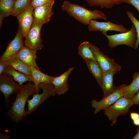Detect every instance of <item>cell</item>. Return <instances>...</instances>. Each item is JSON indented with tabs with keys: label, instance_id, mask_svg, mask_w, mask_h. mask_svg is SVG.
I'll return each mask as SVG.
<instances>
[{
	"label": "cell",
	"instance_id": "8992f818",
	"mask_svg": "<svg viewBox=\"0 0 139 139\" xmlns=\"http://www.w3.org/2000/svg\"><path fill=\"white\" fill-rule=\"evenodd\" d=\"M44 24L34 18L33 24L25 37L24 45L32 50L36 51L44 47L43 40L41 36V30Z\"/></svg>",
	"mask_w": 139,
	"mask_h": 139
},
{
	"label": "cell",
	"instance_id": "d6986e66",
	"mask_svg": "<svg viewBox=\"0 0 139 139\" xmlns=\"http://www.w3.org/2000/svg\"><path fill=\"white\" fill-rule=\"evenodd\" d=\"M132 78L133 80L131 83L125 87L123 96L131 99L139 91V71L135 73Z\"/></svg>",
	"mask_w": 139,
	"mask_h": 139
},
{
	"label": "cell",
	"instance_id": "ba28073f",
	"mask_svg": "<svg viewBox=\"0 0 139 139\" xmlns=\"http://www.w3.org/2000/svg\"><path fill=\"white\" fill-rule=\"evenodd\" d=\"M90 48L96 61L103 71L111 70L117 73L121 70L120 66L113 59L104 54L96 46L90 43Z\"/></svg>",
	"mask_w": 139,
	"mask_h": 139
},
{
	"label": "cell",
	"instance_id": "ac0fdd59",
	"mask_svg": "<svg viewBox=\"0 0 139 139\" xmlns=\"http://www.w3.org/2000/svg\"><path fill=\"white\" fill-rule=\"evenodd\" d=\"M3 73L12 76L15 81L18 83L20 86L22 85L23 83L27 81L32 82V81L31 76L17 71L9 65L6 67Z\"/></svg>",
	"mask_w": 139,
	"mask_h": 139
},
{
	"label": "cell",
	"instance_id": "5b68a950",
	"mask_svg": "<svg viewBox=\"0 0 139 139\" xmlns=\"http://www.w3.org/2000/svg\"><path fill=\"white\" fill-rule=\"evenodd\" d=\"M39 87L42 90V92L40 94L39 93H34L31 99L28 100L27 115L31 114L45 100L56 94L54 86L52 83H40Z\"/></svg>",
	"mask_w": 139,
	"mask_h": 139
},
{
	"label": "cell",
	"instance_id": "5bb4252c",
	"mask_svg": "<svg viewBox=\"0 0 139 139\" xmlns=\"http://www.w3.org/2000/svg\"><path fill=\"white\" fill-rule=\"evenodd\" d=\"M74 70V67L69 68L64 72L58 76L55 77L52 82L56 94L60 95L65 94L69 89L67 83L68 76Z\"/></svg>",
	"mask_w": 139,
	"mask_h": 139
},
{
	"label": "cell",
	"instance_id": "e0dca14e",
	"mask_svg": "<svg viewBox=\"0 0 139 139\" xmlns=\"http://www.w3.org/2000/svg\"><path fill=\"white\" fill-rule=\"evenodd\" d=\"M31 76L32 78V82L36 88V93H39L40 88L39 86L40 84H49L52 83L55 77L50 76L46 74L40 70L31 67Z\"/></svg>",
	"mask_w": 139,
	"mask_h": 139
},
{
	"label": "cell",
	"instance_id": "4dcf8cb0",
	"mask_svg": "<svg viewBox=\"0 0 139 139\" xmlns=\"http://www.w3.org/2000/svg\"><path fill=\"white\" fill-rule=\"evenodd\" d=\"M131 118L133 120H134L139 118V114L136 112L130 113Z\"/></svg>",
	"mask_w": 139,
	"mask_h": 139
},
{
	"label": "cell",
	"instance_id": "f1b7e54d",
	"mask_svg": "<svg viewBox=\"0 0 139 139\" xmlns=\"http://www.w3.org/2000/svg\"><path fill=\"white\" fill-rule=\"evenodd\" d=\"M0 61V75H1L3 73L4 69L8 65L7 61Z\"/></svg>",
	"mask_w": 139,
	"mask_h": 139
},
{
	"label": "cell",
	"instance_id": "cb8c5ba5",
	"mask_svg": "<svg viewBox=\"0 0 139 139\" xmlns=\"http://www.w3.org/2000/svg\"><path fill=\"white\" fill-rule=\"evenodd\" d=\"M31 2V0H16L11 15L16 17L27 8Z\"/></svg>",
	"mask_w": 139,
	"mask_h": 139
},
{
	"label": "cell",
	"instance_id": "277c9868",
	"mask_svg": "<svg viewBox=\"0 0 139 139\" xmlns=\"http://www.w3.org/2000/svg\"><path fill=\"white\" fill-rule=\"evenodd\" d=\"M108 40V45L111 48L122 45H127L135 49L137 40V34L134 25L133 24L131 29L127 32L105 36Z\"/></svg>",
	"mask_w": 139,
	"mask_h": 139
},
{
	"label": "cell",
	"instance_id": "9c48e42d",
	"mask_svg": "<svg viewBox=\"0 0 139 139\" xmlns=\"http://www.w3.org/2000/svg\"><path fill=\"white\" fill-rule=\"evenodd\" d=\"M23 38L21 30L19 28L15 37L8 44L5 51L1 56L0 61H7L16 57L24 46Z\"/></svg>",
	"mask_w": 139,
	"mask_h": 139
},
{
	"label": "cell",
	"instance_id": "e575fe53",
	"mask_svg": "<svg viewBox=\"0 0 139 139\" xmlns=\"http://www.w3.org/2000/svg\"><path fill=\"white\" fill-rule=\"evenodd\" d=\"M139 131V126H138L136 129V133Z\"/></svg>",
	"mask_w": 139,
	"mask_h": 139
},
{
	"label": "cell",
	"instance_id": "3957f363",
	"mask_svg": "<svg viewBox=\"0 0 139 139\" xmlns=\"http://www.w3.org/2000/svg\"><path fill=\"white\" fill-rule=\"evenodd\" d=\"M134 104L131 99L122 96L104 109V113L113 125L116 123L118 117L127 114L129 108Z\"/></svg>",
	"mask_w": 139,
	"mask_h": 139
},
{
	"label": "cell",
	"instance_id": "603a6c76",
	"mask_svg": "<svg viewBox=\"0 0 139 139\" xmlns=\"http://www.w3.org/2000/svg\"><path fill=\"white\" fill-rule=\"evenodd\" d=\"M14 2L13 0H0V16L4 18L11 15Z\"/></svg>",
	"mask_w": 139,
	"mask_h": 139
},
{
	"label": "cell",
	"instance_id": "44dd1931",
	"mask_svg": "<svg viewBox=\"0 0 139 139\" xmlns=\"http://www.w3.org/2000/svg\"><path fill=\"white\" fill-rule=\"evenodd\" d=\"M7 61L8 65L17 71L31 76V67L24 63L17 57L11 58Z\"/></svg>",
	"mask_w": 139,
	"mask_h": 139
},
{
	"label": "cell",
	"instance_id": "4316f807",
	"mask_svg": "<svg viewBox=\"0 0 139 139\" xmlns=\"http://www.w3.org/2000/svg\"><path fill=\"white\" fill-rule=\"evenodd\" d=\"M55 0H31V4L34 8L46 4L55 2Z\"/></svg>",
	"mask_w": 139,
	"mask_h": 139
},
{
	"label": "cell",
	"instance_id": "7a4b0ae2",
	"mask_svg": "<svg viewBox=\"0 0 139 139\" xmlns=\"http://www.w3.org/2000/svg\"><path fill=\"white\" fill-rule=\"evenodd\" d=\"M62 10L85 25H88L93 20L103 19L107 20L106 15L101 11H91L78 4L71 3L68 1L63 2L61 6Z\"/></svg>",
	"mask_w": 139,
	"mask_h": 139
},
{
	"label": "cell",
	"instance_id": "9a60e30c",
	"mask_svg": "<svg viewBox=\"0 0 139 139\" xmlns=\"http://www.w3.org/2000/svg\"><path fill=\"white\" fill-rule=\"evenodd\" d=\"M37 51L30 49L25 45L20 50L16 57L27 65L40 70L36 60L37 58Z\"/></svg>",
	"mask_w": 139,
	"mask_h": 139
},
{
	"label": "cell",
	"instance_id": "d4e9b609",
	"mask_svg": "<svg viewBox=\"0 0 139 139\" xmlns=\"http://www.w3.org/2000/svg\"><path fill=\"white\" fill-rule=\"evenodd\" d=\"M91 7L99 6L101 8H110L115 5L120 4L117 1L112 0H84Z\"/></svg>",
	"mask_w": 139,
	"mask_h": 139
},
{
	"label": "cell",
	"instance_id": "1f68e13d",
	"mask_svg": "<svg viewBox=\"0 0 139 139\" xmlns=\"http://www.w3.org/2000/svg\"><path fill=\"white\" fill-rule=\"evenodd\" d=\"M134 124L137 126H139V118L133 120Z\"/></svg>",
	"mask_w": 139,
	"mask_h": 139
},
{
	"label": "cell",
	"instance_id": "7c38bea8",
	"mask_svg": "<svg viewBox=\"0 0 139 139\" xmlns=\"http://www.w3.org/2000/svg\"><path fill=\"white\" fill-rule=\"evenodd\" d=\"M34 9L31 4L26 10L16 16L19 28L23 38L25 37L33 24L34 20Z\"/></svg>",
	"mask_w": 139,
	"mask_h": 139
},
{
	"label": "cell",
	"instance_id": "4fadbf2b",
	"mask_svg": "<svg viewBox=\"0 0 139 139\" xmlns=\"http://www.w3.org/2000/svg\"><path fill=\"white\" fill-rule=\"evenodd\" d=\"M55 2L48 3L34 8V18L44 24L48 22L54 14L53 8Z\"/></svg>",
	"mask_w": 139,
	"mask_h": 139
},
{
	"label": "cell",
	"instance_id": "30bf717a",
	"mask_svg": "<svg viewBox=\"0 0 139 139\" xmlns=\"http://www.w3.org/2000/svg\"><path fill=\"white\" fill-rule=\"evenodd\" d=\"M88 28L90 31H100L105 36L107 35V32L109 31L123 33L127 32L129 30L121 24H115L109 21L99 22L95 20L90 21L88 25Z\"/></svg>",
	"mask_w": 139,
	"mask_h": 139
},
{
	"label": "cell",
	"instance_id": "836d02e7",
	"mask_svg": "<svg viewBox=\"0 0 139 139\" xmlns=\"http://www.w3.org/2000/svg\"><path fill=\"white\" fill-rule=\"evenodd\" d=\"M120 2V3L124 2V0H112Z\"/></svg>",
	"mask_w": 139,
	"mask_h": 139
},
{
	"label": "cell",
	"instance_id": "2e32d148",
	"mask_svg": "<svg viewBox=\"0 0 139 139\" xmlns=\"http://www.w3.org/2000/svg\"><path fill=\"white\" fill-rule=\"evenodd\" d=\"M116 73L111 70L103 71L101 87L103 93V98L110 94L115 89L116 87L113 83V77Z\"/></svg>",
	"mask_w": 139,
	"mask_h": 139
},
{
	"label": "cell",
	"instance_id": "ffe728a7",
	"mask_svg": "<svg viewBox=\"0 0 139 139\" xmlns=\"http://www.w3.org/2000/svg\"><path fill=\"white\" fill-rule=\"evenodd\" d=\"M90 72L95 78L100 86H102L103 71L96 60H89L85 61Z\"/></svg>",
	"mask_w": 139,
	"mask_h": 139
},
{
	"label": "cell",
	"instance_id": "484cf974",
	"mask_svg": "<svg viewBox=\"0 0 139 139\" xmlns=\"http://www.w3.org/2000/svg\"><path fill=\"white\" fill-rule=\"evenodd\" d=\"M126 13L129 19L133 23L135 29L137 34V40L134 49H136L138 48L139 44V21L135 16L133 13L131 12L127 11Z\"/></svg>",
	"mask_w": 139,
	"mask_h": 139
},
{
	"label": "cell",
	"instance_id": "7402d4cb",
	"mask_svg": "<svg viewBox=\"0 0 139 139\" xmlns=\"http://www.w3.org/2000/svg\"><path fill=\"white\" fill-rule=\"evenodd\" d=\"M90 44L88 41H84L81 43L78 47L79 55L85 61L89 60H96L91 49Z\"/></svg>",
	"mask_w": 139,
	"mask_h": 139
},
{
	"label": "cell",
	"instance_id": "83f0119b",
	"mask_svg": "<svg viewBox=\"0 0 139 139\" xmlns=\"http://www.w3.org/2000/svg\"><path fill=\"white\" fill-rule=\"evenodd\" d=\"M124 2L133 6L137 9L139 13V0H124Z\"/></svg>",
	"mask_w": 139,
	"mask_h": 139
},
{
	"label": "cell",
	"instance_id": "f546056e",
	"mask_svg": "<svg viewBox=\"0 0 139 139\" xmlns=\"http://www.w3.org/2000/svg\"><path fill=\"white\" fill-rule=\"evenodd\" d=\"M131 99L134 104L139 105V91Z\"/></svg>",
	"mask_w": 139,
	"mask_h": 139
},
{
	"label": "cell",
	"instance_id": "6da1fadb",
	"mask_svg": "<svg viewBox=\"0 0 139 139\" xmlns=\"http://www.w3.org/2000/svg\"><path fill=\"white\" fill-rule=\"evenodd\" d=\"M16 93L15 100L7 114L12 120L17 123L27 115L25 106L29 97L36 93L35 87L33 83L30 81L20 86Z\"/></svg>",
	"mask_w": 139,
	"mask_h": 139
},
{
	"label": "cell",
	"instance_id": "52a82bcc",
	"mask_svg": "<svg viewBox=\"0 0 139 139\" xmlns=\"http://www.w3.org/2000/svg\"><path fill=\"white\" fill-rule=\"evenodd\" d=\"M126 85L123 84L116 87L114 90L110 94L98 101L93 99L91 102V106L94 109V113L97 114L101 110L110 106L115 102L124 94V90Z\"/></svg>",
	"mask_w": 139,
	"mask_h": 139
},
{
	"label": "cell",
	"instance_id": "8fae6325",
	"mask_svg": "<svg viewBox=\"0 0 139 139\" xmlns=\"http://www.w3.org/2000/svg\"><path fill=\"white\" fill-rule=\"evenodd\" d=\"M20 86L10 76L5 73L0 75V90L4 96L7 107H8L9 96L16 93Z\"/></svg>",
	"mask_w": 139,
	"mask_h": 139
},
{
	"label": "cell",
	"instance_id": "d6a6232c",
	"mask_svg": "<svg viewBox=\"0 0 139 139\" xmlns=\"http://www.w3.org/2000/svg\"><path fill=\"white\" fill-rule=\"evenodd\" d=\"M136 134L133 136V139H139V131L136 133Z\"/></svg>",
	"mask_w": 139,
	"mask_h": 139
},
{
	"label": "cell",
	"instance_id": "d590c367",
	"mask_svg": "<svg viewBox=\"0 0 139 139\" xmlns=\"http://www.w3.org/2000/svg\"><path fill=\"white\" fill-rule=\"evenodd\" d=\"M13 0L15 1L16 0Z\"/></svg>",
	"mask_w": 139,
	"mask_h": 139
}]
</instances>
